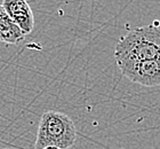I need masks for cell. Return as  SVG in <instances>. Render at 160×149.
Wrapping results in <instances>:
<instances>
[{
	"label": "cell",
	"instance_id": "7a4b0ae2",
	"mask_svg": "<svg viewBox=\"0 0 160 149\" xmlns=\"http://www.w3.org/2000/svg\"><path fill=\"white\" fill-rule=\"evenodd\" d=\"M78 132L73 120L60 111H46L40 118L34 149L55 146L69 149L77 141Z\"/></svg>",
	"mask_w": 160,
	"mask_h": 149
},
{
	"label": "cell",
	"instance_id": "52a82bcc",
	"mask_svg": "<svg viewBox=\"0 0 160 149\" xmlns=\"http://www.w3.org/2000/svg\"><path fill=\"white\" fill-rule=\"evenodd\" d=\"M0 149H6V148H0Z\"/></svg>",
	"mask_w": 160,
	"mask_h": 149
},
{
	"label": "cell",
	"instance_id": "8992f818",
	"mask_svg": "<svg viewBox=\"0 0 160 149\" xmlns=\"http://www.w3.org/2000/svg\"><path fill=\"white\" fill-rule=\"evenodd\" d=\"M43 149H60L58 147H55V146H48L46 147V148H43Z\"/></svg>",
	"mask_w": 160,
	"mask_h": 149
},
{
	"label": "cell",
	"instance_id": "6da1fadb",
	"mask_svg": "<svg viewBox=\"0 0 160 149\" xmlns=\"http://www.w3.org/2000/svg\"><path fill=\"white\" fill-rule=\"evenodd\" d=\"M160 22L130 30L118 40L114 48L117 66L160 57Z\"/></svg>",
	"mask_w": 160,
	"mask_h": 149
},
{
	"label": "cell",
	"instance_id": "5b68a950",
	"mask_svg": "<svg viewBox=\"0 0 160 149\" xmlns=\"http://www.w3.org/2000/svg\"><path fill=\"white\" fill-rule=\"evenodd\" d=\"M24 35L0 3V43L17 45L23 41Z\"/></svg>",
	"mask_w": 160,
	"mask_h": 149
},
{
	"label": "cell",
	"instance_id": "277c9868",
	"mask_svg": "<svg viewBox=\"0 0 160 149\" xmlns=\"http://www.w3.org/2000/svg\"><path fill=\"white\" fill-rule=\"evenodd\" d=\"M1 5L25 36L32 32L34 16L27 0H2Z\"/></svg>",
	"mask_w": 160,
	"mask_h": 149
},
{
	"label": "cell",
	"instance_id": "3957f363",
	"mask_svg": "<svg viewBox=\"0 0 160 149\" xmlns=\"http://www.w3.org/2000/svg\"><path fill=\"white\" fill-rule=\"evenodd\" d=\"M123 76L142 86L160 85V57L141 62L127 63L119 67Z\"/></svg>",
	"mask_w": 160,
	"mask_h": 149
}]
</instances>
